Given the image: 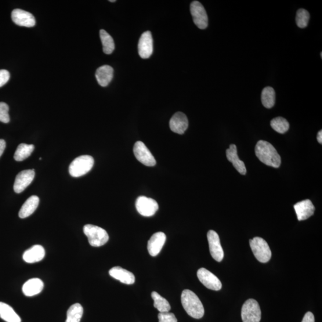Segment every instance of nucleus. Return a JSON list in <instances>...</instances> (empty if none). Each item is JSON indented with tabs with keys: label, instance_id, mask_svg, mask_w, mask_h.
I'll list each match as a JSON object with an SVG mask.
<instances>
[{
	"label": "nucleus",
	"instance_id": "f257e3e1",
	"mask_svg": "<svg viewBox=\"0 0 322 322\" xmlns=\"http://www.w3.org/2000/svg\"><path fill=\"white\" fill-rule=\"evenodd\" d=\"M255 153L263 164L274 168L280 167L281 158L272 144L265 140H260L256 144Z\"/></svg>",
	"mask_w": 322,
	"mask_h": 322
},
{
	"label": "nucleus",
	"instance_id": "f03ea898",
	"mask_svg": "<svg viewBox=\"0 0 322 322\" xmlns=\"http://www.w3.org/2000/svg\"><path fill=\"white\" fill-rule=\"evenodd\" d=\"M182 306L186 313L195 319H200L204 316L205 310L198 296L189 289H185L181 296Z\"/></svg>",
	"mask_w": 322,
	"mask_h": 322
},
{
	"label": "nucleus",
	"instance_id": "7ed1b4c3",
	"mask_svg": "<svg viewBox=\"0 0 322 322\" xmlns=\"http://www.w3.org/2000/svg\"><path fill=\"white\" fill-rule=\"evenodd\" d=\"M83 231L88 238L90 245L94 247H102L107 243L110 238L105 230L92 224H86Z\"/></svg>",
	"mask_w": 322,
	"mask_h": 322
},
{
	"label": "nucleus",
	"instance_id": "20e7f679",
	"mask_svg": "<svg viewBox=\"0 0 322 322\" xmlns=\"http://www.w3.org/2000/svg\"><path fill=\"white\" fill-rule=\"evenodd\" d=\"M94 159L90 155H82L75 158L69 167V173L74 177H79L86 175L92 169L94 165Z\"/></svg>",
	"mask_w": 322,
	"mask_h": 322
},
{
	"label": "nucleus",
	"instance_id": "39448f33",
	"mask_svg": "<svg viewBox=\"0 0 322 322\" xmlns=\"http://www.w3.org/2000/svg\"><path fill=\"white\" fill-rule=\"evenodd\" d=\"M249 245L253 254L259 262L266 263L270 261L271 251L268 244L265 240L262 238L255 237L249 240Z\"/></svg>",
	"mask_w": 322,
	"mask_h": 322
},
{
	"label": "nucleus",
	"instance_id": "423d86ee",
	"mask_svg": "<svg viewBox=\"0 0 322 322\" xmlns=\"http://www.w3.org/2000/svg\"><path fill=\"white\" fill-rule=\"evenodd\" d=\"M241 316L243 322H260L262 312L258 302L254 299L247 300L242 306Z\"/></svg>",
	"mask_w": 322,
	"mask_h": 322
},
{
	"label": "nucleus",
	"instance_id": "0eeeda50",
	"mask_svg": "<svg viewBox=\"0 0 322 322\" xmlns=\"http://www.w3.org/2000/svg\"><path fill=\"white\" fill-rule=\"evenodd\" d=\"M190 12L194 23L201 30L207 28L208 25V17L203 5L200 2L194 1L190 4Z\"/></svg>",
	"mask_w": 322,
	"mask_h": 322
},
{
	"label": "nucleus",
	"instance_id": "6e6552de",
	"mask_svg": "<svg viewBox=\"0 0 322 322\" xmlns=\"http://www.w3.org/2000/svg\"><path fill=\"white\" fill-rule=\"evenodd\" d=\"M137 211L144 217L154 216L158 210L157 202L153 199L142 196L137 198L136 201Z\"/></svg>",
	"mask_w": 322,
	"mask_h": 322
},
{
	"label": "nucleus",
	"instance_id": "1a4fd4ad",
	"mask_svg": "<svg viewBox=\"0 0 322 322\" xmlns=\"http://www.w3.org/2000/svg\"><path fill=\"white\" fill-rule=\"evenodd\" d=\"M133 152L137 160L144 165L153 166L156 164V160L153 155L151 154L145 144L141 141H138L135 144Z\"/></svg>",
	"mask_w": 322,
	"mask_h": 322
},
{
	"label": "nucleus",
	"instance_id": "9d476101",
	"mask_svg": "<svg viewBox=\"0 0 322 322\" xmlns=\"http://www.w3.org/2000/svg\"><path fill=\"white\" fill-rule=\"evenodd\" d=\"M199 280L206 288L213 291H220L222 288V282L215 275L205 268L199 269L197 272Z\"/></svg>",
	"mask_w": 322,
	"mask_h": 322
},
{
	"label": "nucleus",
	"instance_id": "9b49d317",
	"mask_svg": "<svg viewBox=\"0 0 322 322\" xmlns=\"http://www.w3.org/2000/svg\"><path fill=\"white\" fill-rule=\"evenodd\" d=\"M209 251L212 257L217 262H221L224 258V251L219 234L214 230H209L207 233Z\"/></svg>",
	"mask_w": 322,
	"mask_h": 322
},
{
	"label": "nucleus",
	"instance_id": "f8f14e48",
	"mask_svg": "<svg viewBox=\"0 0 322 322\" xmlns=\"http://www.w3.org/2000/svg\"><path fill=\"white\" fill-rule=\"evenodd\" d=\"M34 169H26L20 172L16 177L13 189L16 194H20L26 189L35 177Z\"/></svg>",
	"mask_w": 322,
	"mask_h": 322
},
{
	"label": "nucleus",
	"instance_id": "ddd939ff",
	"mask_svg": "<svg viewBox=\"0 0 322 322\" xmlns=\"http://www.w3.org/2000/svg\"><path fill=\"white\" fill-rule=\"evenodd\" d=\"M13 23L20 27L31 28L35 26L36 21L33 14L24 10L16 9L12 12Z\"/></svg>",
	"mask_w": 322,
	"mask_h": 322
},
{
	"label": "nucleus",
	"instance_id": "4468645a",
	"mask_svg": "<svg viewBox=\"0 0 322 322\" xmlns=\"http://www.w3.org/2000/svg\"><path fill=\"white\" fill-rule=\"evenodd\" d=\"M153 38L151 32H144L141 35L138 44L139 54L142 59L149 58L153 53Z\"/></svg>",
	"mask_w": 322,
	"mask_h": 322
},
{
	"label": "nucleus",
	"instance_id": "2eb2a0df",
	"mask_svg": "<svg viewBox=\"0 0 322 322\" xmlns=\"http://www.w3.org/2000/svg\"><path fill=\"white\" fill-rule=\"evenodd\" d=\"M189 126V121L186 115L183 112H178L170 119L169 127L174 133L183 135Z\"/></svg>",
	"mask_w": 322,
	"mask_h": 322
},
{
	"label": "nucleus",
	"instance_id": "dca6fc26",
	"mask_svg": "<svg viewBox=\"0 0 322 322\" xmlns=\"http://www.w3.org/2000/svg\"><path fill=\"white\" fill-rule=\"evenodd\" d=\"M298 221L306 220L314 214L315 207L309 200L300 201L294 206Z\"/></svg>",
	"mask_w": 322,
	"mask_h": 322
},
{
	"label": "nucleus",
	"instance_id": "f3484780",
	"mask_svg": "<svg viewBox=\"0 0 322 322\" xmlns=\"http://www.w3.org/2000/svg\"><path fill=\"white\" fill-rule=\"evenodd\" d=\"M166 240V237L164 233H154L148 241L147 249L149 254L153 256L158 255L164 247Z\"/></svg>",
	"mask_w": 322,
	"mask_h": 322
},
{
	"label": "nucleus",
	"instance_id": "a211bd4d",
	"mask_svg": "<svg viewBox=\"0 0 322 322\" xmlns=\"http://www.w3.org/2000/svg\"><path fill=\"white\" fill-rule=\"evenodd\" d=\"M110 276L118 280L121 283L126 285L135 284V275L130 271L122 268L121 267H114L110 270Z\"/></svg>",
	"mask_w": 322,
	"mask_h": 322
},
{
	"label": "nucleus",
	"instance_id": "6ab92c4d",
	"mask_svg": "<svg viewBox=\"0 0 322 322\" xmlns=\"http://www.w3.org/2000/svg\"><path fill=\"white\" fill-rule=\"evenodd\" d=\"M226 157L227 160L232 163L235 169L242 175H245L247 173V168L245 167L244 162L239 158L237 147L235 144H230L229 149L226 150Z\"/></svg>",
	"mask_w": 322,
	"mask_h": 322
},
{
	"label": "nucleus",
	"instance_id": "aec40b11",
	"mask_svg": "<svg viewBox=\"0 0 322 322\" xmlns=\"http://www.w3.org/2000/svg\"><path fill=\"white\" fill-rule=\"evenodd\" d=\"M45 249L41 245H34L24 252L23 259L28 263H34L41 261L45 258Z\"/></svg>",
	"mask_w": 322,
	"mask_h": 322
},
{
	"label": "nucleus",
	"instance_id": "412c9836",
	"mask_svg": "<svg viewBox=\"0 0 322 322\" xmlns=\"http://www.w3.org/2000/svg\"><path fill=\"white\" fill-rule=\"evenodd\" d=\"M114 77V69L109 65L99 67L96 72L97 82L102 87H106L111 82Z\"/></svg>",
	"mask_w": 322,
	"mask_h": 322
},
{
	"label": "nucleus",
	"instance_id": "4be33fe9",
	"mask_svg": "<svg viewBox=\"0 0 322 322\" xmlns=\"http://www.w3.org/2000/svg\"><path fill=\"white\" fill-rule=\"evenodd\" d=\"M44 284L39 278H34L28 281L23 287V291L25 295L32 296L37 295L40 293Z\"/></svg>",
	"mask_w": 322,
	"mask_h": 322
},
{
	"label": "nucleus",
	"instance_id": "5701e85b",
	"mask_svg": "<svg viewBox=\"0 0 322 322\" xmlns=\"http://www.w3.org/2000/svg\"><path fill=\"white\" fill-rule=\"evenodd\" d=\"M39 202V199L35 195L29 198L20 209L19 212L20 218L25 219L33 214L38 207Z\"/></svg>",
	"mask_w": 322,
	"mask_h": 322
},
{
	"label": "nucleus",
	"instance_id": "b1692460",
	"mask_svg": "<svg viewBox=\"0 0 322 322\" xmlns=\"http://www.w3.org/2000/svg\"><path fill=\"white\" fill-rule=\"evenodd\" d=\"M0 318L7 322H21L20 317L12 307L3 302H0Z\"/></svg>",
	"mask_w": 322,
	"mask_h": 322
},
{
	"label": "nucleus",
	"instance_id": "393cba45",
	"mask_svg": "<svg viewBox=\"0 0 322 322\" xmlns=\"http://www.w3.org/2000/svg\"><path fill=\"white\" fill-rule=\"evenodd\" d=\"M35 146L33 144L22 143L18 146L14 158L16 161H23L26 160L33 153Z\"/></svg>",
	"mask_w": 322,
	"mask_h": 322
},
{
	"label": "nucleus",
	"instance_id": "a878e982",
	"mask_svg": "<svg viewBox=\"0 0 322 322\" xmlns=\"http://www.w3.org/2000/svg\"><path fill=\"white\" fill-rule=\"evenodd\" d=\"M262 102L263 106L270 109L274 105L276 102V93L271 87H266L262 93Z\"/></svg>",
	"mask_w": 322,
	"mask_h": 322
},
{
	"label": "nucleus",
	"instance_id": "bb28decb",
	"mask_svg": "<svg viewBox=\"0 0 322 322\" xmlns=\"http://www.w3.org/2000/svg\"><path fill=\"white\" fill-rule=\"evenodd\" d=\"M100 37L103 45V51L106 54H111L114 51V39L104 30L100 31Z\"/></svg>",
	"mask_w": 322,
	"mask_h": 322
},
{
	"label": "nucleus",
	"instance_id": "cd10ccee",
	"mask_svg": "<svg viewBox=\"0 0 322 322\" xmlns=\"http://www.w3.org/2000/svg\"><path fill=\"white\" fill-rule=\"evenodd\" d=\"M151 296L154 300V306L159 312H169V311L171 310V306L167 300L162 297L158 292L155 291L152 292Z\"/></svg>",
	"mask_w": 322,
	"mask_h": 322
},
{
	"label": "nucleus",
	"instance_id": "c85d7f7f",
	"mask_svg": "<svg viewBox=\"0 0 322 322\" xmlns=\"http://www.w3.org/2000/svg\"><path fill=\"white\" fill-rule=\"evenodd\" d=\"M83 311L80 304H74L68 310L66 322H80Z\"/></svg>",
	"mask_w": 322,
	"mask_h": 322
},
{
	"label": "nucleus",
	"instance_id": "c756f323",
	"mask_svg": "<svg viewBox=\"0 0 322 322\" xmlns=\"http://www.w3.org/2000/svg\"><path fill=\"white\" fill-rule=\"evenodd\" d=\"M270 125L274 131L280 134L287 132L289 128V124L287 119L281 117L273 119L270 122Z\"/></svg>",
	"mask_w": 322,
	"mask_h": 322
},
{
	"label": "nucleus",
	"instance_id": "7c9ffc66",
	"mask_svg": "<svg viewBox=\"0 0 322 322\" xmlns=\"http://www.w3.org/2000/svg\"><path fill=\"white\" fill-rule=\"evenodd\" d=\"M310 16L308 11L300 9L296 12V23L300 28H305L308 25Z\"/></svg>",
	"mask_w": 322,
	"mask_h": 322
},
{
	"label": "nucleus",
	"instance_id": "2f4dec72",
	"mask_svg": "<svg viewBox=\"0 0 322 322\" xmlns=\"http://www.w3.org/2000/svg\"><path fill=\"white\" fill-rule=\"evenodd\" d=\"M9 111L8 104L5 102H0V121L5 124L10 122Z\"/></svg>",
	"mask_w": 322,
	"mask_h": 322
},
{
	"label": "nucleus",
	"instance_id": "473e14b6",
	"mask_svg": "<svg viewBox=\"0 0 322 322\" xmlns=\"http://www.w3.org/2000/svg\"><path fill=\"white\" fill-rule=\"evenodd\" d=\"M159 322H177L175 314L169 312H162L158 314Z\"/></svg>",
	"mask_w": 322,
	"mask_h": 322
},
{
	"label": "nucleus",
	"instance_id": "72a5a7b5",
	"mask_svg": "<svg viewBox=\"0 0 322 322\" xmlns=\"http://www.w3.org/2000/svg\"><path fill=\"white\" fill-rule=\"evenodd\" d=\"M10 77L9 72L6 70H0V88L9 81Z\"/></svg>",
	"mask_w": 322,
	"mask_h": 322
},
{
	"label": "nucleus",
	"instance_id": "f704fd0d",
	"mask_svg": "<svg viewBox=\"0 0 322 322\" xmlns=\"http://www.w3.org/2000/svg\"><path fill=\"white\" fill-rule=\"evenodd\" d=\"M314 316L312 312H309L305 314L303 317L302 322H314Z\"/></svg>",
	"mask_w": 322,
	"mask_h": 322
},
{
	"label": "nucleus",
	"instance_id": "c9c22d12",
	"mask_svg": "<svg viewBox=\"0 0 322 322\" xmlns=\"http://www.w3.org/2000/svg\"><path fill=\"white\" fill-rule=\"evenodd\" d=\"M6 147V143L5 140L0 139V157L2 156L4 151Z\"/></svg>",
	"mask_w": 322,
	"mask_h": 322
},
{
	"label": "nucleus",
	"instance_id": "e433bc0d",
	"mask_svg": "<svg viewBox=\"0 0 322 322\" xmlns=\"http://www.w3.org/2000/svg\"><path fill=\"white\" fill-rule=\"evenodd\" d=\"M317 140L318 141V142H319L320 144L322 143V131L321 130H320V131H319V133H318L317 134Z\"/></svg>",
	"mask_w": 322,
	"mask_h": 322
},
{
	"label": "nucleus",
	"instance_id": "4c0bfd02",
	"mask_svg": "<svg viewBox=\"0 0 322 322\" xmlns=\"http://www.w3.org/2000/svg\"><path fill=\"white\" fill-rule=\"evenodd\" d=\"M110 2H112V3H114V2H115L116 1H115V0H110Z\"/></svg>",
	"mask_w": 322,
	"mask_h": 322
},
{
	"label": "nucleus",
	"instance_id": "58836bf2",
	"mask_svg": "<svg viewBox=\"0 0 322 322\" xmlns=\"http://www.w3.org/2000/svg\"><path fill=\"white\" fill-rule=\"evenodd\" d=\"M320 57L322 58V52L320 53Z\"/></svg>",
	"mask_w": 322,
	"mask_h": 322
},
{
	"label": "nucleus",
	"instance_id": "ea45409f",
	"mask_svg": "<svg viewBox=\"0 0 322 322\" xmlns=\"http://www.w3.org/2000/svg\"><path fill=\"white\" fill-rule=\"evenodd\" d=\"M39 160H42V158H39Z\"/></svg>",
	"mask_w": 322,
	"mask_h": 322
}]
</instances>
